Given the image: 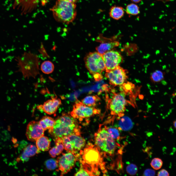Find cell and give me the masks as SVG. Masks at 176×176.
Masks as SVG:
<instances>
[{
    "label": "cell",
    "mask_w": 176,
    "mask_h": 176,
    "mask_svg": "<svg viewBox=\"0 0 176 176\" xmlns=\"http://www.w3.org/2000/svg\"><path fill=\"white\" fill-rule=\"evenodd\" d=\"M82 154V165L81 166L91 175L99 174L98 167L102 162L100 152L97 146L88 144L83 151Z\"/></svg>",
    "instance_id": "obj_4"
},
{
    "label": "cell",
    "mask_w": 176,
    "mask_h": 176,
    "mask_svg": "<svg viewBox=\"0 0 176 176\" xmlns=\"http://www.w3.org/2000/svg\"><path fill=\"white\" fill-rule=\"evenodd\" d=\"M54 139L55 146L51 148L49 151L50 155L53 158H55L56 155L60 154L64 149L61 138Z\"/></svg>",
    "instance_id": "obj_17"
},
{
    "label": "cell",
    "mask_w": 176,
    "mask_h": 176,
    "mask_svg": "<svg viewBox=\"0 0 176 176\" xmlns=\"http://www.w3.org/2000/svg\"><path fill=\"white\" fill-rule=\"evenodd\" d=\"M106 72L105 77L109 79L110 84L113 86H122L128 78L127 71L120 66Z\"/></svg>",
    "instance_id": "obj_10"
},
{
    "label": "cell",
    "mask_w": 176,
    "mask_h": 176,
    "mask_svg": "<svg viewBox=\"0 0 176 176\" xmlns=\"http://www.w3.org/2000/svg\"><path fill=\"white\" fill-rule=\"evenodd\" d=\"M102 55L106 71L112 70L118 66L122 62L123 58L118 51L111 50Z\"/></svg>",
    "instance_id": "obj_12"
},
{
    "label": "cell",
    "mask_w": 176,
    "mask_h": 176,
    "mask_svg": "<svg viewBox=\"0 0 176 176\" xmlns=\"http://www.w3.org/2000/svg\"><path fill=\"white\" fill-rule=\"evenodd\" d=\"M124 11L123 8L119 6L114 5L110 9L109 16L114 19L118 20L121 18L124 15Z\"/></svg>",
    "instance_id": "obj_19"
},
{
    "label": "cell",
    "mask_w": 176,
    "mask_h": 176,
    "mask_svg": "<svg viewBox=\"0 0 176 176\" xmlns=\"http://www.w3.org/2000/svg\"><path fill=\"white\" fill-rule=\"evenodd\" d=\"M119 128L121 130L127 131L130 130L133 127V123L131 120L127 117L122 118L119 123Z\"/></svg>",
    "instance_id": "obj_22"
},
{
    "label": "cell",
    "mask_w": 176,
    "mask_h": 176,
    "mask_svg": "<svg viewBox=\"0 0 176 176\" xmlns=\"http://www.w3.org/2000/svg\"><path fill=\"white\" fill-rule=\"evenodd\" d=\"M106 99L107 107L111 114L119 117L123 116L127 103L124 92L113 93L110 98L106 95Z\"/></svg>",
    "instance_id": "obj_6"
},
{
    "label": "cell",
    "mask_w": 176,
    "mask_h": 176,
    "mask_svg": "<svg viewBox=\"0 0 176 176\" xmlns=\"http://www.w3.org/2000/svg\"><path fill=\"white\" fill-rule=\"evenodd\" d=\"M95 141L97 147L103 153L111 155L114 153L116 147L115 140L104 127H100L95 133Z\"/></svg>",
    "instance_id": "obj_5"
},
{
    "label": "cell",
    "mask_w": 176,
    "mask_h": 176,
    "mask_svg": "<svg viewBox=\"0 0 176 176\" xmlns=\"http://www.w3.org/2000/svg\"><path fill=\"white\" fill-rule=\"evenodd\" d=\"M87 68L93 76L105 70V67L102 55L98 52H90L84 58Z\"/></svg>",
    "instance_id": "obj_7"
},
{
    "label": "cell",
    "mask_w": 176,
    "mask_h": 176,
    "mask_svg": "<svg viewBox=\"0 0 176 176\" xmlns=\"http://www.w3.org/2000/svg\"><path fill=\"white\" fill-rule=\"evenodd\" d=\"M173 124L174 128L176 129V119L173 121Z\"/></svg>",
    "instance_id": "obj_35"
},
{
    "label": "cell",
    "mask_w": 176,
    "mask_h": 176,
    "mask_svg": "<svg viewBox=\"0 0 176 176\" xmlns=\"http://www.w3.org/2000/svg\"><path fill=\"white\" fill-rule=\"evenodd\" d=\"M126 170L127 173L128 174L130 175H133L137 173L138 169L135 165L131 164L127 166Z\"/></svg>",
    "instance_id": "obj_29"
},
{
    "label": "cell",
    "mask_w": 176,
    "mask_h": 176,
    "mask_svg": "<svg viewBox=\"0 0 176 176\" xmlns=\"http://www.w3.org/2000/svg\"><path fill=\"white\" fill-rule=\"evenodd\" d=\"M68 1L70 2L76 3L77 1V0H64Z\"/></svg>",
    "instance_id": "obj_34"
},
{
    "label": "cell",
    "mask_w": 176,
    "mask_h": 176,
    "mask_svg": "<svg viewBox=\"0 0 176 176\" xmlns=\"http://www.w3.org/2000/svg\"><path fill=\"white\" fill-rule=\"evenodd\" d=\"M132 2L134 3H138L142 0H131Z\"/></svg>",
    "instance_id": "obj_33"
},
{
    "label": "cell",
    "mask_w": 176,
    "mask_h": 176,
    "mask_svg": "<svg viewBox=\"0 0 176 176\" xmlns=\"http://www.w3.org/2000/svg\"><path fill=\"white\" fill-rule=\"evenodd\" d=\"M100 100V98L97 95L88 96L82 99L81 102L88 106L95 107Z\"/></svg>",
    "instance_id": "obj_21"
},
{
    "label": "cell",
    "mask_w": 176,
    "mask_h": 176,
    "mask_svg": "<svg viewBox=\"0 0 176 176\" xmlns=\"http://www.w3.org/2000/svg\"><path fill=\"white\" fill-rule=\"evenodd\" d=\"M70 152L63 153L57 158L58 167L61 175L67 173L74 166L76 161V156Z\"/></svg>",
    "instance_id": "obj_11"
},
{
    "label": "cell",
    "mask_w": 176,
    "mask_h": 176,
    "mask_svg": "<svg viewBox=\"0 0 176 176\" xmlns=\"http://www.w3.org/2000/svg\"><path fill=\"white\" fill-rule=\"evenodd\" d=\"M54 68V64L49 61L44 62L41 66V70L43 72L46 74H49L52 73Z\"/></svg>",
    "instance_id": "obj_23"
},
{
    "label": "cell",
    "mask_w": 176,
    "mask_h": 176,
    "mask_svg": "<svg viewBox=\"0 0 176 176\" xmlns=\"http://www.w3.org/2000/svg\"><path fill=\"white\" fill-rule=\"evenodd\" d=\"M144 176H154L155 174V171L151 169H147L144 172L143 174Z\"/></svg>",
    "instance_id": "obj_31"
},
{
    "label": "cell",
    "mask_w": 176,
    "mask_h": 176,
    "mask_svg": "<svg viewBox=\"0 0 176 176\" xmlns=\"http://www.w3.org/2000/svg\"><path fill=\"white\" fill-rule=\"evenodd\" d=\"M119 44V43L117 41H112L102 43L97 47L96 49L97 52L102 55L105 52L118 46Z\"/></svg>",
    "instance_id": "obj_16"
},
{
    "label": "cell",
    "mask_w": 176,
    "mask_h": 176,
    "mask_svg": "<svg viewBox=\"0 0 176 176\" xmlns=\"http://www.w3.org/2000/svg\"><path fill=\"white\" fill-rule=\"evenodd\" d=\"M61 104L59 99L54 98L47 100L42 105L37 107V108L42 110L45 113L51 115L55 113Z\"/></svg>",
    "instance_id": "obj_14"
},
{
    "label": "cell",
    "mask_w": 176,
    "mask_h": 176,
    "mask_svg": "<svg viewBox=\"0 0 176 176\" xmlns=\"http://www.w3.org/2000/svg\"><path fill=\"white\" fill-rule=\"evenodd\" d=\"M157 175L158 176H169V174L167 170L162 169L158 172Z\"/></svg>",
    "instance_id": "obj_32"
},
{
    "label": "cell",
    "mask_w": 176,
    "mask_h": 176,
    "mask_svg": "<svg viewBox=\"0 0 176 176\" xmlns=\"http://www.w3.org/2000/svg\"><path fill=\"white\" fill-rule=\"evenodd\" d=\"M39 122L45 131L53 128L55 123V120L51 117L45 116L43 117Z\"/></svg>",
    "instance_id": "obj_20"
},
{
    "label": "cell",
    "mask_w": 176,
    "mask_h": 176,
    "mask_svg": "<svg viewBox=\"0 0 176 176\" xmlns=\"http://www.w3.org/2000/svg\"><path fill=\"white\" fill-rule=\"evenodd\" d=\"M100 110L95 107L86 106L81 101L77 100L73 106V110L70 114L74 118L82 121L84 119H88L95 114L99 113Z\"/></svg>",
    "instance_id": "obj_9"
},
{
    "label": "cell",
    "mask_w": 176,
    "mask_h": 176,
    "mask_svg": "<svg viewBox=\"0 0 176 176\" xmlns=\"http://www.w3.org/2000/svg\"><path fill=\"white\" fill-rule=\"evenodd\" d=\"M75 176H90V175L85 169L81 166L79 169L74 175Z\"/></svg>",
    "instance_id": "obj_30"
},
{
    "label": "cell",
    "mask_w": 176,
    "mask_h": 176,
    "mask_svg": "<svg viewBox=\"0 0 176 176\" xmlns=\"http://www.w3.org/2000/svg\"><path fill=\"white\" fill-rule=\"evenodd\" d=\"M64 149L68 152L76 154L85 146V140L80 134H73L61 138Z\"/></svg>",
    "instance_id": "obj_8"
},
{
    "label": "cell",
    "mask_w": 176,
    "mask_h": 176,
    "mask_svg": "<svg viewBox=\"0 0 176 176\" xmlns=\"http://www.w3.org/2000/svg\"><path fill=\"white\" fill-rule=\"evenodd\" d=\"M45 165L46 168L49 170H53L58 167L57 160L53 159L46 160L45 162Z\"/></svg>",
    "instance_id": "obj_27"
},
{
    "label": "cell",
    "mask_w": 176,
    "mask_h": 176,
    "mask_svg": "<svg viewBox=\"0 0 176 176\" xmlns=\"http://www.w3.org/2000/svg\"><path fill=\"white\" fill-rule=\"evenodd\" d=\"M150 165L154 169L158 170L162 167L163 165V162L161 159L158 158H155L152 160Z\"/></svg>",
    "instance_id": "obj_28"
},
{
    "label": "cell",
    "mask_w": 176,
    "mask_h": 176,
    "mask_svg": "<svg viewBox=\"0 0 176 176\" xmlns=\"http://www.w3.org/2000/svg\"><path fill=\"white\" fill-rule=\"evenodd\" d=\"M40 151L35 145H28L24 149L22 154L18 158V161H27L30 157L39 153Z\"/></svg>",
    "instance_id": "obj_15"
},
{
    "label": "cell",
    "mask_w": 176,
    "mask_h": 176,
    "mask_svg": "<svg viewBox=\"0 0 176 176\" xmlns=\"http://www.w3.org/2000/svg\"><path fill=\"white\" fill-rule=\"evenodd\" d=\"M164 73L161 71L157 70L152 73L151 79L154 82H159L164 79Z\"/></svg>",
    "instance_id": "obj_25"
},
{
    "label": "cell",
    "mask_w": 176,
    "mask_h": 176,
    "mask_svg": "<svg viewBox=\"0 0 176 176\" xmlns=\"http://www.w3.org/2000/svg\"><path fill=\"white\" fill-rule=\"evenodd\" d=\"M76 3L64 0H57L51 9L57 21L68 24L75 19L77 15Z\"/></svg>",
    "instance_id": "obj_3"
},
{
    "label": "cell",
    "mask_w": 176,
    "mask_h": 176,
    "mask_svg": "<svg viewBox=\"0 0 176 176\" xmlns=\"http://www.w3.org/2000/svg\"><path fill=\"white\" fill-rule=\"evenodd\" d=\"M36 145L37 148L40 151H47L50 148V141L48 137L43 136L36 140Z\"/></svg>",
    "instance_id": "obj_18"
},
{
    "label": "cell",
    "mask_w": 176,
    "mask_h": 176,
    "mask_svg": "<svg viewBox=\"0 0 176 176\" xmlns=\"http://www.w3.org/2000/svg\"><path fill=\"white\" fill-rule=\"evenodd\" d=\"M18 71L25 78H35L39 74V59L36 54L30 52H25L21 56L16 57Z\"/></svg>",
    "instance_id": "obj_2"
},
{
    "label": "cell",
    "mask_w": 176,
    "mask_h": 176,
    "mask_svg": "<svg viewBox=\"0 0 176 176\" xmlns=\"http://www.w3.org/2000/svg\"><path fill=\"white\" fill-rule=\"evenodd\" d=\"M126 11L127 14L133 15H137L140 12L139 7L134 3L128 5L126 7Z\"/></svg>",
    "instance_id": "obj_24"
},
{
    "label": "cell",
    "mask_w": 176,
    "mask_h": 176,
    "mask_svg": "<svg viewBox=\"0 0 176 176\" xmlns=\"http://www.w3.org/2000/svg\"><path fill=\"white\" fill-rule=\"evenodd\" d=\"M111 137L114 139H117L120 136V133L118 130L112 127H104Z\"/></svg>",
    "instance_id": "obj_26"
},
{
    "label": "cell",
    "mask_w": 176,
    "mask_h": 176,
    "mask_svg": "<svg viewBox=\"0 0 176 176\" xmlns=\"http://www.w3.org/2000/svg\"><path fill=\"white\" fill-rule=\"evenodd\" d=\"M12 141L13 143H16L17 141V140H16V139L14 138H12Z\"/></svg>",
    "instance_id": "obj_36"
},
{
    "label": "cell",
    "mask_w": 176,
    "mask_h": 176,
    "mask_svg": "<svg viewBox=\"0 0 176 176\" xmlns=\"http://www.w3.org/2000/svg\"><path fill=\"white\" fill-rule=\"evenodd\" d=\"M80 126L76 119L65 113L56 118L53 128L48 130L49 133L54 139L73 134H80Z\"/></svg>",
    "instance_id": "obj_1"
},
{
    "label": "cell",
    "mask_w": 176,
    "mask_h": 176,
    "mask_svg": "<svg viewBox=\"0 0 176 176\" xmlns=\"http://www.w3.org/2000/svg\"><path fill=\"white\" fill-rule=\"evenodd\" d=\"M44 131L39 122L33 121L30 122L27 125L26 135L29 140L34 142L44 136Z\"/></svg>",
    "instance_id": "obj_13"
}]
</instances>
